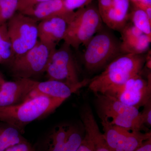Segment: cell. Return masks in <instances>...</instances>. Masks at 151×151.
<instances>
[{"label":"cell","instance_id":"cell-1","mask_svg":"<svg viewBox=\"0 0 151 151\" xmlns=\"http://www.w3.org/2000/svg\"><path fill=\"white\" fill-rule=\"evenodd\" d=\"M145 62L146 57L143 54H122L90 80L89 89L95 94L113 96L130 78L142 73Z\"/></svg>","mask_w":151,"mask_h":151},{"label":"cell","instance_id":"cell-2","mask_svg":"<svg viewBox=\"0 0 151 151\" xmlns=\"http://www.w3.org/2000/svg\"><path fill=\"white\" fill-rule=\"evenodd\" d=\"M65 100L41 96L18 105L0 108V122L15 127L22 133L28 124L50 114Z\"/></svg>","mask_w":151,"mask_h":151},{"label":"cell","instance_id":"cell-3","mask_svg":"<svg viewBox=\"0 0 151 151\" xmlns=\"http://www.w3.org/2000/svg\"><path fill=\"white\" fill-rule=\"evenodd\" d=\"M103 23L98 7L92 3L78 9L68 23L64 42L75 49L86 45L103 28Z\"/></svg>","mask_w":151,"mask_h":151},{"label":"cell","instance_id":"cell-4","mask_svg":"<svg viewBox=\"0 0 151 151\" xmlns=\"http://www.w3.org/2000/svg\"><path fill=\"white\" fill-rule=\"evenodd\" d=\"M84 53L85 67L94 71L106 67L113 60L123 54L119 41L111 32L103 28L86 44Z\"/></svg>","mask_w":151,"mask_h":151},{"label":"cell","instance_id":"cell-5","mask_svg":"<svg viewBox=\"0 0 151 151\" xmlns=\"http://www.w3.org/2000/svg\"><path fill=\"white\" fill-rule=\"evenodd\" d=\"M45 73L48 79L61 81L78 89L89 84L90 81L87 79L79 80L71 47L65 42L51 55Z\"/></svg>","mask_w":151,"mask_h":151},{"label":"cell","instance_id":"cell-6","mask_svg":"<svg viewBox=\"0 0 151 151\" xmlns=\"http://www.w3.org/2000/svg\"><path fill=\"white\" fill-rule=\"evenodd\" d=\"M56 47L38 40L24 54L15 57L9 65L11 73L17 78H30L45 73L51 55Z\"/></svg>","mask_w":151,"mask_h":151},{"label":"cell","instance_id":"cell-7","mask_svg":"<svg viewBox=\"0 0 151 151\" xmlns=\"http://www.w3.org/2000/svg\"><path fill=\"white\" fill-rule=\"evenodd\" d=\"M38 22L18 12L6 23L15 57L24 54L39 40Z\"/></svg>","mask_w":151,"mask_h":151},{"label":"cell","instance_id":"cell-8","mask_svg":"<svg viewBox=\"0 0 151 151\" xmlns=\"http://www.w3.org/2000/svg\"><path fill=\"white\" fill-rule=\"evenodd\" d=\"M141 73L130 78L112 97L138 109L146 105L151 100V80L143 78Z\"/></svg>","mask_w":151,"mask_h":151},{"label":"cell","instance_id":"cell-9","mask_svg":"<svg viewBox=\"0 0 151 151\" xmlns=\"http://www.w3.org/2000/svg\"><path fill=\"white\" fill-rule=\"evenodd\" d=\"M85 136L75 125H57L50 132L47 140V151H76Z\"/></svg>","mask_w":151,"mask_h":151},{"label":"cell","instance_id":"cell-10","mask_svg":"<svg viewBox=\"0 0 151 151\" xmlns=\"http://www.w3.org/2000/svg\"><path fill=\"white\" fill-rule=\"evenodd\" d=\"M35 82L30 78H17L14 81H5L0 87V108L24 102L33 89Z\"/></svg>","mask_w":151,"mask_h":151},{"label":"cell","instance_id":"cell-11","mask_svg":"<svg viewBox=\"0 0 151 151\" xmlns=\"http://www.w3.org/2000/svg\"><path fill=\"white\" fill-rule=\"evenodd\" d=\"M74 12L67 9L64 0H50L30 7L20 12L37 22L55 17H61L65 19L68 23L73 17Z\"/></svg>","mask_w":151,"mask_h":151},{"label":"cell","instance_id":"cell-12","mask_svg":"<svg viewBox=\"0 0 151 151\" xmlns=\"http://www.w3.org/2000/svg\"><path fill=\"white\" fill-rule=\"evenodd\" d=\"M97 108L100 118L111 119L114 117L142 118L139 109L122 103L115 97L103 94H96Z\"/></svg>","mask_w":151,"mask_h":151},{"label":"cell","instance_id":"cell-13","mask_svg":"<svg viewBox=\"0 0 151 151\" xmlns=\"http://www.w3.org/2000/svg\"><path fill=\"white\" fill-rule=\"evenodd\" d=\"M120 32L122 38L121 48L123 54H143L149 49L151 38L132 24L127 23Z\"/></svg>","mask_w":151,"mask_h":151},{"label":"cell","instance_id":"cell-14","mask_svg":"<svg viewBox=\"0 0 151 151\" xmlns=\"http://www.w3.org/2000/svg\"><path fill=\"white\" fill-rule=\"evenodd\" d=\"M79 89L57 80L48 79L41 82L35 81L33 89L25 101L41 96L65 100Z\"/></svg>","mask_w":151,"mask_h":151},{"label":"cell","instance_id":"cell-15","mask_svg":"<svg viewBox=\"0 0 151 151\" xmlns=\"http://www.w3.org/2000/svg\"><path fill=\"white\" fill-rule=\"evenodd\" d=\"M68 22L61 17H55L40 22L38 24L39 40L50 46L56 47L63 40Z\"/></svg>","mask_w":151,"mask_h":151},{"label":"cell","instance_id":"cell-16","mask_svg":"<svg viewBox=\"0 0 151 151\" xmlns=\"http://www.w3.org/2000/svg\"><path fill=\"white\" fill-rule=\"evenodd\" d=\"M130 1L112 0L108 8L100 14L103 23L111 29L121 31L129 19Z\"/></svg>","mask_w":151,"mask_h":151},{"label":"cell","instance_id":"cell-17","mask_svg":"<svg viewBox=\"0 0 151 151\" xmlns=\"http://www.w3.org/2000/svg\"><path fill=\"white\" fill-rule=\"evenodd\" d=\"M81 119L85 133L89 136L93 143L94 151H111L90 108H86L83 110Z\"/></svg>","mask_w":151,"mask_h":151},{"label":"cell","instance_id":"cell-18","mask_svg":"<svg viewBox=\"0 0 151 151\" xmlns=\"http://www.w3.org/2000/svg\"><path fill=\"white\" fill-rule=\"evenodd\" d=\"M100 118L103 136L109 148L111 151H124V143L129 130L113 125L109 119Z\"/></svg>","mask_w":151,"mask_h":151},{"label":"cell","instance_id":"cell-19","mask_svg":"<svg viewBox=\"0 0 151 151\" xmlns=\"http://www.w3.org/2000/svg\"><path fill=\"white\" fill-rule=\"evenodd\" d=\"M27 141L16 128L5 123L0 124V151Z\"/></svg>","mask_w":151,"mask_h":151},{"label":"cell","instance_id":"cell-20","mask_svg":"<svg viewBox=\"0 0 151 151\" xmlns=\"http://www.w3.org/2000/svg\"><path fill=\"white\" fill-rule=\"evenodd\" d=\"M129 18L135 27L151 38V20L144 11L134 6Z\"/></svg>","mask_w":151,"mask_h":151},{"label":"cell","instance_id":"cell-21","mask_svg":"<svg viewBox=\"0 0 151 151\" xmlns=\"http://www.w3.org/2000/svg\"><path fill=\"white\" fill-rule=\"evenodd\" d=\"M18 0H0V26L6 24L15 14Z\"/></svg>","mask_w":151,"mask_h":151},{"label":"cell","instance_id":"cell-22","mask_svg":"<svg viewBox=\"0 0 151 151\" xmlns=\"http://www.w3.org/2000/svg\"><path fill=\"white\" fill-rule=\"evenodd\" d=\"M93 0H64L66 8L70 11L84 7L92 3Z\"/></svg>","mask_w":151,"mask_h":151},{"label":"cell","instance_id":"cell-23","mask_svg":"<svg viewBox=\"0 0 151 151\" xmlns=\"http://www.w3.org/2000/svg\"><path fill=\"white\" fill-rule=\"evenodd\" d=\"M151 100L144 105V110L141 112V116L145 126L149 127L151 126Z\"/></svg>","mask_w":151,"mask_h":151},{"label":"cell","instance_id":"cell-24","mask_svg":"<svg viewBox=\"0 0 151 151\" xmlns=\"http://www.w3.org/2000/svg\"><path fill=\"white\" fill-rule=\"evenodd\" d=\"M48 1L50 0H18L17 11L21 12L30 7Z\"/></svg>","mask_w":151,"mask_h":151},{"label":"cell","instance_id":"cell-25","mask_svg":"<svg viewBox=\"0 0 151 151\" xmlns=\"http://www.w3.org/2000/svg\"><path fill=\"white\" fill-rule=\"evenodd\" d=\"M4 151H35L29 142L27 141L10 147Z\"/></svg>","mask_w":151,"mask_h":151},{"label":"cell","instance_id":"cell-26","mask_svg":"<svg viewBox=\"0 0 151 151\" xmlns=\"http://www.w3.org/2000/svg\"><path fill=\"white\" fill-rule=\"evenodd\" d=\"M76 151H94L92 141L85 132V136L83 140Z\"/></svg>","mask_w":151,"mask_h":151},{"label":"cell","instance_id":"cell-27","mask_svg":"<svg viewBox=\"0 0 151 151\" xmlns=\"http://www.w3.org/2000/svg\"><path fill=\"white\" fill-rule=\"evenodd\" d=\"M132 2L134 6L144 11L151 20V5L148 4L141 1H134Z\"/></svg>","mask_w":151,"mask_h":151},{"label":"cell","instance_id":"cell-28","mask_svg":"<svg viewBox=\"0 0 151 151\" xmlns=\"http://www.w3.org/2000/svg\"><path fill=\"white\" fill-rule=\"evenodd\" d=\"M134 151H151V138L146 141L140 147Z\"/></svg>","mask_w":151,"mask_h":151},{"label":"cell","instance_id":"cell-29","mask_svg":"<svg viewBox=\"0 0 151 151\" xmlns=\"http://www.w3.org/2000/svg\"><path fill=\"white\" fill-rule=\"evenodd\" d=\"M8 35L6 24L0 26V42Z\"/></svg>","mask_w":151,"mask_h":151},{"label":"cell","instance_id":"cell-30","mask_svg":"<svg viewBox=\"0 0 151 151\" xmlns=\"http://www.w3.org/2000/svg\"><path fill=\"white\" fill-rule=\"evenodd\" d=\"M5 81V79L2 73L0 72V87H1L3 83Z\"/></svg>","mask_w":151,"mask_h":151},{"label":"cell","instance_id":"cell-31","mask_svg":"<svg viewBox=\"0 0 151 151\" xmlns=\"http://www.w3.org/2000/svg\"><path fill=\"white\" fill-rule=\"evenodd\" d=\"M131 1H141L142 0H130Z\"/></svg>","mask_w":151,"mask_h":151}]
</instances>
